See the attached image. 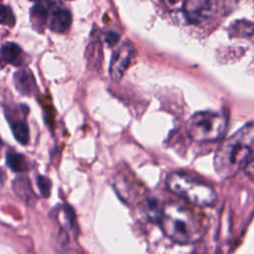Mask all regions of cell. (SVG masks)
I'll list each match as a JSON object with an SVG mask.
<instances>
[{"label": "cell", "mask_w": 254, "mask_h": 254, "mask_svg": "<svg viewBox=\"0 0 254 254\" xmlns=\"http://www.w3.org/2000/svg\"><path fill=\"white\" fill-rule=\"evenodd\" d=\"M254 159V121L245 124L217 148L213 165L222 179L236 175Z\"/></svg>", "instance_id": "cell-1"}, {"label": "cell", "mask_w": 254, "mask_h": 254, "mask_svg": "<svg viewBox=\"0 0 254 254\" xmlns=\"http://www.w3.org/2000/svg\"><path fill=\"white\" fill-rule=\"evenodd\" d=\"M159 222L164 233L177 243H192L203 235L201 220L190 208L176 201L163 205Z\"/></svg>", "instance_id": "cell-2"}, {"label": "cell", "mask_w": 254, "mask_h": 254, "mask_svg": "<svg viewBox=\"0 0 254 254\" xmlns=\"http://www.w3.org/2000/svg\"><path fill=\"white\" fill-rule=\"evenodd\" d=\"M166 184L173 193L194 205L210 206L216 200V193L210 186L188 174L174 172L168 176Z\"/></svg>", "instance_id": "cell-3"}, {"label": "cell", "mask_w": 254, "mask_h": 254, "mask_svg": "<svg viewBox=\"0 0 254 254\" xmlns=\"http://www.w3.org/2000/svg\"><path fill=\"white\" fill-rule=\"evenodd\" d=\"M226 130V118L215 111H198L187 122V132L195 142L206 143L221 139Z\"/></svg>", "instance_id": "cell-4"}, {"label": "cell", "mask_w": 254, "mask_h": 254, "mask_svg": "<svg viewBox=\"0 0 254 254\" xmlns=\"http://www.w3.org/2000/svg\"><path fill=\"white\" fill-rule=\"evenodd\" d=\"M183 13L188 22L200 24L216 11V2L211 0H189L183 3Z\"/></svg>", "instance_id": "cell-5"}, {"label": "cell", "mask_w": 254, "mask_h": 254, "mask_svg": "<svg viewBox=\"0 0 254 254\" xmlns=\"http://www.w3.org/2000/svg\"><path fill=\"white\" fill-rule=\"evenodd\" d=\"M135 54L134 47L128 43L125 42L121 44L112 54V58L110 61V75L112 79L118 81L126 68L129 66L131 60Z\"/></svg>", "instance_id": "cell-6"}, {"label": "cell", "mask_w": 254, "mask_h": 254, "mask_svg": "<svg viewBox=\"0 0 254 254\" xmlns=\"http://www.w3.org/2000/svg\"><path fill=\"white\" fill-rule=\"evenodd\" d=\"M15 85L19 92L25 95H31L36 90V80L29 68H21L14 74Z\"/></svg>", "instance_id": "cell-7"}, {"label": "cell", "mask_w": 254, "mask_h": 254, "mask_svg": "<svg viewBox=\"0 0 254 254\" xmlns=\"http://www.w3.org/2000/svg\"><path fill=\"white\" fill-rule=\"evenodd\" d=\"M71 24V14L67 9L56 8L50 18V29L56 33L65 32Z\"/></svg>", "instance_id": "cell-8"}, {"label": "cell", "mask_w": 254, "mask_h": 254, "mask_svg": "<svg viewBox=\"0 0 254 254\" xmlns=\"http://www.w3.org/2000/svg\"><path fill=\"white\" fill-rule=\"evenodd\" d=\"M49 5L50 3H36L31 9V19L34 25V28L38 31L42 32L49 13Z\"/></svg>", "instance_id": "cell-9"}, {"label": "cell", "mask_w": 254, "mask_h": 254, "mask_svg": "<svg viewBox=\"0 0 254 254\" xmlns=\"http://www.w3.org/2000/svg\"><path fill=\"white\" fill-rule=\"evenodd\" d=\"M6 163L8 167L15 173H24L29 170L26 158L19 153L9 151L6 155Z\"/></svg>", "instance_id": "cell-10"}, {"label": "cell", "mask_w": 254, "mask_h": 254, "mask_svg": "<svg viewBox=\"0 0 254 254\" xmlns=\"http://www.w3.org/2000/svg\"><path fill=\"white\" fill-rule=\"evenodd\" d=\"M12 133L15 139L22 145H26L29 142V127L25 120H15L10 123Z\"/></svg>", "instance_id": "cell-11"}, {"label": "cell", "mask_w": 254, "mask_h": 254, "mask_svg": "<svg viewBox=\"0 0 254 254\" xmlns=\"http://www.w3.org/2000/svg\"><path fill=\"white\" fill-rule=\"evenodd\" d=\"M142 209H143V212L146 214V216L149 219L159 222L163 206L160 205V203L157 199H155V198L145 199V201L142 204Z\"/></svg>", "instance_id": "cell-12"}, {"label": "cell", "mask_w": 254, "mask_h": 254, "mask_svg": "<svg viewBox=\"0 0 254 254\" xmlns=\"http://www.w3.org/2000/svg\"><path fill=\"white\" fill-rule=\"evenodd\" d=\"M20 54V47L13 42H7L1 47V57L6 63L14 64L19 58Z\"/></svg>", "instance_id": "cell-13"}, {"label": "cell", "mask_w": 254, "mask_h": 254, "mask_svg": "<svg viewBox=\"0 0 254 254\" xmlns=\"http://www.w3.org/2000/svg\"><path fill=\"white\" fill-rule=\"evenodd\" d=\"M14 22H15V18L10 7L0 3V24L13 26Z\"/></svg>", "instance_id": "cell-14"}, {"label": "cell", "mask_w": 254, "mask_h": 254, "mask_svg": "<svg viewBox=\"0 0 254 254\" xmlns=\"http://www.w3.org/2000/svg\"><path fill=\"white\" fill-rule=\"evenodd\" d=\"M37 185L39 187L41 194L44 197H49L51 193V188H52L51 181L48 178L40 175L37 177Z\"/></svg>", "instance_id": "cell-15"}, {"label": "cell", "mask_w": 254, "mask_h": 254, "mask_svg": "<svg viewBox=\"0 0 254 254\" xmlns=\"http://www.w3.org/2000/svg\"><path fill=\"white\" fill-rule=\"evenodd\" d=\"M244 172L249 179L254 181V159L247 165V167L244 169Z\"/></svg>", "instance_id": "cell-16"}, {"label": "cell", "mask_w": 254, "mask_h": 254, "mask_svg": "<svg viewBox=\"0 0 254 254\" xmlns=\"http://www.w3.org/2000/svg\"><path fill=\"white\" fill-rule=\"evenodd\" d=\"M117 40H118V35H116V34H114L112 32L108 33L106 35V37H105V42L107 43L108 46H113L114 44H116Z\"/></svg>", "instance_id": "cell-17"}, {"label": "cell", "mask_w": 254, "mask_h": 254, "mask_svg": "<svg viewBox=\"0 0 254 254\" xmlns=\"http://www.w3.org/2000/svg\"><path fill=\"white\" fill-rule=\"evenodd\" d=\"M4 178H5V176H4V173H3V171H1V170H0V188L3 186Z\"/></svg>", "instance_id": "cell-18"}]
</instances>
